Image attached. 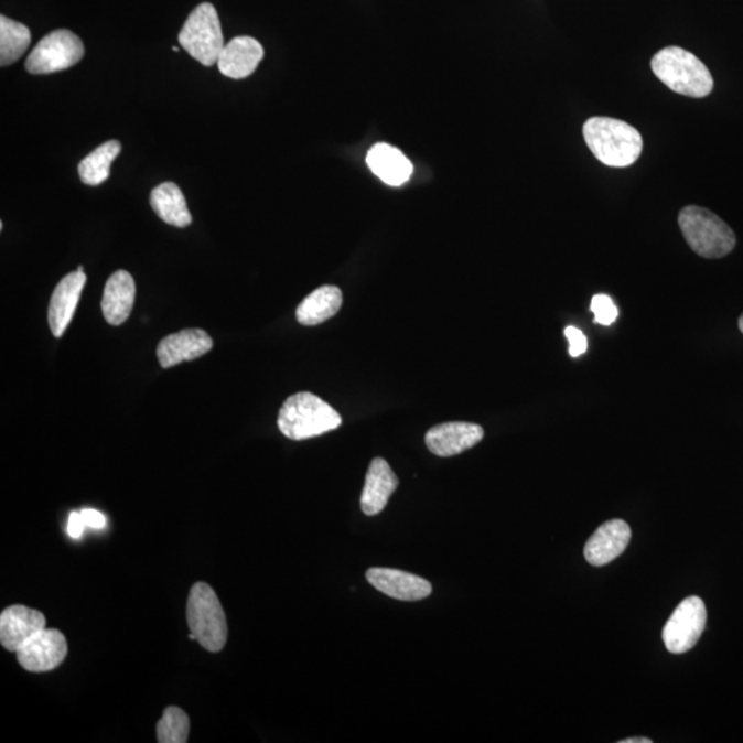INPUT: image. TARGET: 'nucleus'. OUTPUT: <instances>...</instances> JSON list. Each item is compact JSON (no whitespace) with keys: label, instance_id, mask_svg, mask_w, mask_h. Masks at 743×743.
Returning <instances> with one entry per match:
<instances>
[{"label":"nucleus","instance_id":"obj_1","mask_svg":"<svg viewBox=\"0 0 743 743\" xmlns=\"http://www.w3.org/2000/svg\"><path fill=\"white\" fill-rule=\"evenodd\" d=\"M588 148L609 168H628L640 158L643 140L635 127L617 119L592 118L584 125Z\"/></svg>","mask_w":743,"mask_h":743},{"label":"nucleus","instance_id":"obj_2","mask_svg":"<svg viewBox=\"0 0 743 743\" xmlns=\"http://www.w3.org/2000/svg\"><path fill=\"white\" fill-rule=\"evenodd\" d=\"M277 423L287 438L303 441L340 429L342 418L315 394L298 392L282 403Z\"/></svg>","mask_w":743,"mask_h":743},{"label":"nucleus","instance_id":"obj_3","mask_svg":"<svg viewBox=\"0 0 743 743\" xmlns=\"http://www.w3.org/2000/svg\"><path fill=\"white\" fill-rule=\"evenodd\" d=\"M654 75L681 96L703 98L713 90V77L694 54L680 47H665L652 60Z\"/></svg>","mask_w":743,"mask_h":743},{"label":"nucleus","instance_id":"obj_4","mask_svg":"<svg viewBox=\"0 0 743 743\" xmlns=\"http://www.w3.org/2000/svg\"><path fill=\"white\" fill-rule=\"evenodd\" d=\"M679 226L692 251L702 258L728 257L736 246L733 229L707 208L689 205L681 209Z\"/></svg>","mask_w":743,"mask_h":743},{"label":"nucleus","instance_id":"obj_5","mask_svg":"<svg viewBox=\"0 0 743 743\" xmlns=\"http://www.w3.org/2000/svg\"><path fill=\"white\" fill-rule=\"evenodd\" d=\"M186 618L196 640L209 653H218L227 642L224 607L215 591L205 582H197L187 599Z\"/></svg>","mask_w":743,"mask_h":743},{"label":"nucleus","instance_id":"obj_6","mask_svg":"<svg viewBox=\"0 0 743 743\" xmlns=\"http://www.w3.org/2000/svg\"><path fill=\"white\" fill-rule=\"evenodd\" d=\"M179 39L182 49L186 50L200 64L211 66L218 63L225 41L214 6L198 4L187 17Z\"/></svg>","mask_w":743,"mask_h":743},{"label":"nucleus","instance_id":"obj_7","mask_svg":"<svg viewBox=\"0 0 743 743\" xmlns=\"http://www.w3.org/2000/svg\"><path fill=\"white\" fill-rule=\"evenodd\" d=\"M85 55V46L76 33L57 30L44 36L25 61L32 75H50L72 68Z\"/></svg>","mask_w":743,"mask_h":743},{"label":"nucleus","instance_id":"obj_8","mask_svg":"<svg viewBox=\"0 0 743 743\" xmlns=\"http://www.w3.org/2000/svg\"><path fill=\"white\" fill-rule=\"evenodd\" d=\"M707 607L701 597L690 596L676 607L663 631L668 650L681 654L691 650L701 639L707 626Z\"/></svg>","mask_w":743,"mask_h":743},{"label":"nucleus","instance_id":"obj_9","mask_svg":"<svg viewBox=\"0 0 743 743\" xmlns=\"http://www.w3.org/2000/svg\"><path fill=\"white\" fill-rule=\"evenodd\" d=\"M68 645L57 629L44 628L17 652V661L30 672H49L63 664Z\"/></svg>","mask_w":743,"mask_h":743},{"label":"nucleus","instance_id":"obj_10","mask_svg":"<svg viewBox=\"0 0 743 743\" xmlns=\"http://www.w3.org/2000/svg\"><path fill=\"white\" fill-rule=\"evenodd\" d=\"M484 429L465 421H452L432 427L426 434V445L440 457L456 456L484 440Z\"/></svg>","mask_w":743,"mask_h":743},{"label":"nucleus","instance_id":"obj_11","mask_svg":"<svg viewBox=\"0 0 743 743\" xmlns=\"http://www.w3.org/2000/svg\"><path fill=\"white\" fill-rule=\"evenodd\" d=\"M86 280L85 268L79 266L76 271L66 274L55 287L49 304V325L55 337L63 336L74 319Z\"/></svg>","mask_w":743,"mask_h":743},{"label":"nucleus","instance_id":"obj_12","mask_svg":"<svg viewBox=\"0 0 743 743\" xmlns=\"http://www.w3.org/2000/svg\"><path fill=\"white\" fill-rule=\"evenodd\" d=\"M44 628V615L22 604H14L0 614V643L11 653L19 652L32 636Z\"/></svg>","mask_w":743,"mask_h":743},{"label":"nucleus","instance_id":"obj_13","mask_svg":"<svg viewBox=\"0 0 743 743\" xmlns=\"http://www.w3.org/2000/svg\"><path fill=\"white\" fill-rule=\"evenodd\" d=\"M367 580L377 591L403 602L421 601V599L429 597L432 592L429 581L396 569H369Z\"/></svg>","mask_w":743,"mask_h":743},{"label":"nucleus","instance_id":"obj_14","mask_svg":"<svg viewBox=\"0 0 743 743\" xmlns=\"http://www.w3.org/2000/svg\"><path fill=\"white\" fill-rule=\"evenodd\" d=\"M214 342L207 332L198 329H189L179 334L165 336L158 346V358L163 368H173L175 365L193 362L207 354Z\"/></svg>","mask_w":743,"mask_h":743},{"label":"nucleus","instance_id":"obj_15","mask_svg":"<svg viewBox=\"0 0 743 743\" xmlns=\"http://www.w3.org/2000/svg\"><path fill=\"white\" fill-rule=\"evenodd\" d=\"M632 531L623 519H613L603 524L588 540L584 556L592 566H604L623 556L629 546Z\"/></svg>","mask_w":743,"mask_h":743},{"label":"nucleus","instance_id":"obj_16","mask_svg":"<svg viewBox=\"0 0 743 743\" xmlns=\"http://www.w3.org/2000/svg\"><path fill=\"white\" fill-rule=\"evenodd\" d=\"M263 55V46L257 39L238 36L225 44L216 64L222 75L230 79H246L258 68Z\"/></svg>","mask_w":743,"mask_h":743},{"label":"nucleus","instance_id":"obj_17","mask_svg":"<svg viewBox=\"0 0 743 743\" xmlns=\"http://www.w3.org/2000/svg\"><path fill=\"white\" fill-rule=\"evenodd\" d=\"M398 484L397 475L385 459L372 460L362 496L363 513L368 517L380 514Z\"/></svg>","mask_w":743,"mask_h":743},{"label":"nucleus","instance_id":"obj_18","mask_svg":"<svg viewBox=\"0 0 743 743\" xmlns=\"http://www.w3.org/2000/svg\"><path fill=\"white\" fill-rule=\"evenodd\" d=\"M136 301V282L129 271L118 270L105 286L101 309L110 325L119 326L130 317Z\"/></svg>","mask_w":743,"mask_h":743},{"label":"nucleus","instance_id":"obj_19","mask_svg":"<svg viewBox=\"0 0 743 743\" xmlns=\"http://www.w3.org/2000/svg\"><path fill=\"white\" fill-rule=\"evenodd\" d=\"M367 164L377 179L390 186L407 184L413 174V165L396 147L376 143L367 157Z\"/></svg>","mask_w":743,"mask_h":743},{"label":"nucleus","instance_id":"obj_20","mask_svg":"<svg viewBox=\"0 0 743 743\" xmlns=\"http://www.w3.org/2000/svg\"><path fill=\"white\" fill-rule=\"evenodd\" d=\"M342 303L343 295L340 288L335 286L321 287L299 304L297 320L299 324L306 326L323 324L340 312Z\"/></svg>","mask_w":743,"mask_h":743},{"label":"nucleus","instance_id":"obj_21","mask_svg":"<svg viewBox=\"0 0 743 743\" xmlns=\"http://www.w3.org/2000/svg\"><path fill=\"white\" fill-rule=\"evenodd\" d=\"M151 205L154 213L165 224L175 227H186L192 224V214L187 208L184 193L174 182H164L154 187L151 193Z\"/></svg>","mask_w":743,"mask_h":743},{"label":"nucleus","instance_id":"obj_22","mask_svg":"<svg viewBox=\"0 0 743 743\" xmlns=\"http://www.w3.org/2000/svg\"><path fill=\"white\" fill-rule=\"evenodd\" d=\"M121 152L119 141H108L82 160L79 175L83 184L98 186L109 179L110 165Z\"/></svg>","mask_w":743,"mask_h":743},{"label":"nucleus","instance_id":"obj_23","mask_svg":"<svg viewBox=\"0 0 743 743\" xmlns=\"http://www.w3.org/2000/svg\"><path fill=\"white\" fill-rule=\"evenodd\" d=\"M30 43V28L10 20L9 17H0V65L9 66L17 63Z\"/></svg>","mask_w":743,"mask_h":743},{"label":"nucleus","instance_id":"obj_24","mask_svg":"<svg viewBox=\"0 0 743 743\" xmlns=\"http://www.w3.org/2000/svg\"><path fill=\"white\" fill-rule=\"evenodd\" d=\"M189 730H191V723H189L187 714L181 708L169 707L158 723V741L160 743H185Z\"/></svg>","mask_w":743,"mask_h":743},{"label":"nucleus","instance_id":"obj_25","mask_svg":"<svg viewBox=\"0 0 743 743\" xmlns=\"http://www.w3.org/2000/svg\"><path fill=\"white\" fill-rule=\"evenodd\" d=\"M591 312L595 314V323L609 326L615 323L618 317V309L613 299L604 293H599L592 298Z\"/></svg>","mask_w":743,"mask_h":743},{"label":"nucleus","instance_id":"obj_26","mask_svg":"<svg viewBox=\"0 0 743 743\" xmlns=\"http://www.w3.org/2000/svg\"><path fill=\"white\" fill-rule=\"evenodd\" d=\"M564 336L569 341V354L571 357H580L586 352L588 341L584 332L575 329V326H568L564 330Z\"/></svg>","mask_w":743,"mask_h":743},{"label":"nucleus","instance_id":"obj_27","mask_svg":"<svg viewBox=\"0 0 743 743\" xmlns=\"http://www.w3.org/2000/svg\"><path fill=\"white\" fill-rule=\"evenodd\" d=\"M80 514L86 526H90V528L104 529L107 526V518H105L104 514L97 512V509L86 508Z\"/></svg>","mask_w":743,"mask_h":743},{"label":"nucleus","instance_id":"obj_28","mask_svg":"<svg viewBox=\"0 0 743 743\" xmlns=\"http://www.w3.org/2000/svg\"><path fill=\"white\" fill-rule=\"evenodd\" d=\"M86 524L80 513H72L68 520V534L72 539H80L85 534Z\"/></svg>","mask_w":743,"mask_h":743},{"label":"nucleus","instance_id":"obj_29","mask_svg":"<svg viewBox=\"0 0 743 743\" xmlns=\"http://www.w3.org/2000/svg\"><path fill=\"white\" fill-rule=\"evenodd\" d=\"M620 743H653V741L650 739H626Z\"/></svg>","mask_w":743,"mask_h":743},{"label":"nucleus","instance_id":"obj_30","mask_svg":"<svg viewBox=\"0 0 743 743\" xmlns=\"http://www.w3.org/2000/svg\"><path fill=\"white\" fill-rule=\"evenodd\" d=\"M739 326H740V330H741V332H742V334H743V313H742V315H741V317H740Z\"/></svg>","mask_w":743,"mask_h":743},{"label":"nucleus","instance_id":"obj_31","mask_svg":"<svg viewBox=\"0 0 743 743\" xmlns=\"http://www.w3.org/2000/svg\"><path fill=\"white\" fill-rule=\"evenodd\" d=\"M173 50H174L175 53H179V52H180V49L176 47V46H175Z\"/></svg>","mask_w":743,"mask_h":743}]
</instances>
